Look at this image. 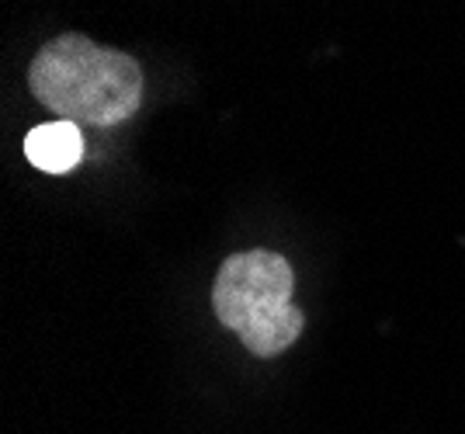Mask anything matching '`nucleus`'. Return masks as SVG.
Segmentation results:
<instances>
[{
  "label": "nucleus",
  "mask_w": 465,
  "mask_h": 434,
  "mask_svg": "<svg viewBox=\"0 0 465 434\" xmlns=\"http://www.w3.org/2000/svg\"><path fill=\"white\" fill-rule=\"evenodd\" d=\"M28 87L56 119L112 129L136 115L143 70L129 53L70 32L42 45L28 66Z\"/></svg>",
  "instance_id": "nucleus-1"
},
{
  "label": "nucleus",
  "mask_w": 465,
  "mask_h": 434,
  "mask_svg": "<svg viewBox=\"0 0 465 434\" xmlns=\"http://www.w3.org/2000/svg\"><path fill=\"white\" fill-rule=\"evenodd\" d=\"M292 292L295 271L285 257L274 251H243L226 257L215 271L213 310L251 355L272 358L292 348L306 327Z\"/></svg>",
  "instance_id": "nucleus-2"
},
{
  "label": "nucleus",
  "mask_w": 465,
  "mask_h": 434,
  "mask_svg": "<svg viewBox=\"0 0 465 434\" xmlns=\"http://www.w3.org/2000/svg\"><path fill=\"white\" fill-rule=\"evenodd\" d=\"M25 157L32 167H39L45 174H66L74 171L84 157V136H80V125L66 119L45 122L35 125L28 136H25Z\"/></svg>",
  "instance_id": "nucleus-3"
}]
</instances>
